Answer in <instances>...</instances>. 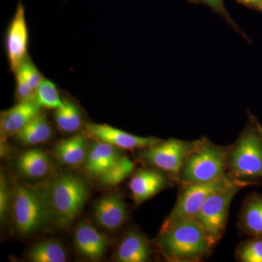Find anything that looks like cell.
I'll return each instance as SVG.
<instances>
[{"mask_svg":"<svg viewBox=\"0 0 262 262\" xmlns=\"http://www.w3.org/2000/svg\"><path fill=\"white\" fill-rule=\"evenodd\" d=\"M159 244L166 257L175 261L201 259L213 247L201 225L194 220L181 221L160 231Z\"/></svg>","mask_w":262,"mask_h":262,"instance_id":"6da1fadb","label":"cell"},{"mask_svg":"<svg viewBox=\"0 0 262 262\" xmlns=\"http://www.w3.org/2000/svg\"><path fill=\"white\" fill-rule=\"evenodd\" d=\"M52 218L56 225L66 228L83 208L88 187L83 179L73 174H63L51 183L47 193Z\"/></svg>","mask_w":262,"mask_h":262,"instance_id":"7a4b0ae2","label":"cell"},{"mask_svg":"<svg viewBox=\"0 0 262 262\" xmlns=\"http://www.w3.org/2000/svg\"><path fill=\"white\" fill-rule=\"evenodd\" d=\"M228 167L235 179L253 184L262 179V127L251 118L229 151Z\"/></svg>","mask_w":262,"mask_h":262,"instance_id":"3957f363","label":"cell"},{"mask_svg":"<svg viewBox=\"0 0 262 262\" xmlns=\"http://www.w3.org/2000/svg\"><path fill=\"white\" fill-rule=\"evenodd\" d=\"M228 154L225 148L199 143L189 151L183 164L179 180L187 185L218 180L226 176Z\"/></svg>","mask_w":262,"mask_h":262,"instance_id":"277c9868","label":"cell"},{"mask_svg":"<svg viewBox=\"0 0 262 262\" xmlns=\"http://www.w3.org/2000/svg\"><path fill=\"white\" fill-rule=\"evenodd\" d=\"M250 184L234 178L227 185L212 193L194 217L212 246L220 241L225 232L229 206L234 195Z\"/></svg>","mask_w":262,"mask_h":262,"instance_id":"5b68a950","label":"cell"},{"mask_svg":"<svg viewBox=\"0 0 262 262\" xmlns=\"http://www.w3.org/2000/svg\"><path fill=\"white\" fill-rule=\"evenodd\" d=\"M13 195V221L19 233H32L53 219L47 194L18 184Z\"/></svg>","mask_w":262,"mask_h":262,"instance_id":"8992f818","label":"cell"},{"mask_svg":"<svg viewBox=\"0 0 262 262\" xmlns=\"http://www.w3.org/2000/svg\"><path fill=\"white\" fill-rule=\"evenodd\" d=\"M234 178L225 176L218 180L202 184H187L179 196L177 204L167 217L161 231L183 220H194L201 207L212 193L227 185Z\"/></svg>","mask_w":262,"mask_h":262,"instance_id":"52a82bcc","label":"cell"},{"mask_svg":"<svg viewBox=\"0 0 262 262\" xmlns=\"http://www.w3.org/2000/svg\"><path fill=\"white\" fill-rule=\"evenodd\" d=\"M192 149L189 143L169 139L147 148L144 158L146 163L179 180L183 164Z\"/></svg>","mask_w":262,"mask_h":262,"instance_id":"ba28073f","label":"cell"},{"mask_svg":"<svg viewBox=\"0 0 262 262\" xmlns=\"http://www.w3.org/2000/svg\"><path fill=\"white\" fill-rule=\"evenodd\" d=\"M28 30L26 21L25 9L21 2L18 3L7 34L6 49L10 70L16 72L27 58Z\"/></svg>","mask_w":262,"mask_h":262,"instance_id":"9c48e42d","label":"cell"},{"mask_svg":"<svg viewBox=\"0 0 262 262\" xmlns=\"http://www.w3.org/2000/svg\"><path fill=\"white\" fill-rule=\"evenodd\" d=\"M85 128L90 137L94 138L96 141L108 143L120 149L149 148L160 142L155 138L133 135L105 124L88 123Z\"/></svg>","mask_w":262,"mask_h":262,"instance_id":"30bf717a","label":"cell"},{"mask_svg":"<svg viewBox=\"0 0 262 262\" xmlns=\"http://www.w3.org/2000/svg\"><path fill=\"white\" fill-rule=\"evenodd\" d=\"M94 215L101 227L108 230H115L120 228L127 220L126 205L117 194H108L96 203Z\"/></svg>","mask_w":262,"mask_h":262,"instance_id":"8fae6325","label":"cell"},{"mask_svg":"<svg viewBox=\"0 0 262 262\" xmlns=\"http://www.w3.org/2000/svg\"><path fill=\"white\" fill-rule=\"evenodd\" d=\"M75 244L80 254L96 261L104 255L107 241L104 235L92 225L82 222L75 228Z\"/></svg>","mask_w":262,"mask_h":262,"instance_id":"7c38bea8","label":"cell"},{"mask_svg":"<svg viewBox=\"0 0 262 262\" xmlns=\"http://www.w3.org/2000/svg\"><path fill=\"white\" fill-rule=\"evenodd\" d=\"M165 176L155 170H139L133 176L129 188L133 199L137 203L147 201L166 186Z\"/></svg>","mask_w":262,"mask_h":262,"instance_id":"4fadbf2b","label":"cell"},{"mask_svg":"<svg viewBox=\"0 0 262 262\" xmlns=\"http://www.w3.org/2000/svg\"><path fill=\"white\" fill-rule=\"evenodd\" d=\"M40 106L35 100L19 102L3 113L1 128L6 135H15L40 113Z\"/></svg>","mask_w":262,"mask_h":262,"instance_id":"5bb4252c","label":"cell"},{"mask_svg":"<svg viewBox=\"0 0 262 262\" xmlns=\"http://www.w3.org/2000/svg\"><path fill=\"white\" fill-rule=\"evenodd\" d=\"M117 148L108 143L96 141L88 150L86 169L91 175L99 177L120 158Z\"/></svg>","mask_w":262,"mask_h":262,"instance_id":"9a60e30c","label":"cell"},{"mask_svg":"<svg viewBox=\"0 0 262 262\" xmlns=\"http://www.w3.org/2000/svg\"><path fill=\"white\" fill-rule=\"evenodd\" d=\"M151 251L149 242L144 236L132 232L125 235L119 245L116 259L120 262H145Z\"/></svg>","mask_w":262,"mask_h":262,"instance_id":"2e32d148","label":"cell"},{"mask_svg":"<svg viewBox=\"0 0 262 262\" xmlns=\"http://www.w3.org/2000/svg\"><path fill=\"white\" fill-rule=\"evenodd\" d=\"M88 141L83 135H75L58 142L55 146L57 158L64 165H78L83 163L88 154Z\"/></svg>","mask_w":262,"mask_h":262,"instance_id":"e0dca14e","label":"cell"},{"mask_svg":"<svg viewBox=\"0 0 262 262\" xmlns=\"http://www.w3.org/2000/svg\"><path fill=\"white\" fill-rule=\"evenodd\" d=\"M17 167L20 173L29 178H42L51 170V160L42 150L29 149L19 155Z\"/></svg>","mask_w":262,"mask_h":262,"instance_id":"ac0fdd59","label":"cell"},{"mask_svg":"<svg viewBox=\"0 0 262 262\" xmlns=\"http://www.w3.org/2000/svg\"><path fill=\"white\" fill-rule=\"evenodd\" d=\"M239 225L245 234L262 237V194H253L245 201Z\"/></svg>","mask_w":262,"mask_h":262,"instance_id":"d6986e66","label":"cell"},{"mask_svg":"<svg viewBox=\"0 0 262 262\" xmlns=\"http://www.w3.org/2000/svg\"><path fill=\"white\" fill-rule=\"evenodd\" d=\"M15 136L24 145H35L49 140L52 136V128L47 117L39 113Z\"/></svg>","mask_w":262,"mask_h":262,"instance_id":"ffe728a7","label":"cell"},{"mask_svg":"<svg viewBox=\"0 0 262 262\" xmlns=\"http://www.w3.org/2000/svg\"><path fill=\"white\" fill-rule=\"evenodd\" d=\"M33 262H65L67 256L64 248L59 243L46 239L34 245L28 253Z\"/></svg>","mask_w":262,"mask_h":262,"instance_id":"44dd1931","label":"cell"},{"mask_svg":"<svg viewBox=\"0 0 262 262\" xmlns=\"http://www.w3.org/2000/svg\"><path fill=\"white\" fill-rule=\"evenodd\" d=\"M55 120L60 130L74 133L82 126V117L78 107L72 101H63V106L56 110Z\"/></svg>","mask_w":262,"mask_h":262,"instance_id":"7402d4cb","label":"cell"},{"mask_svg":"<svg viewBox=\"0 0 262 262\" xmlns=\"http://www.w3.org/2000/svg\"><path fill=\"white\" fill-rule=\"evenodd\" d=\"M134 164L127 157L120 156L110 168L98 178L103 185L115 186L125 180L132 173Z\"/></svg>","mask_w":262,"mask_h":262,"instance_id":"603a6c76","label":"cell"},{"mask_svg":"<svg viewBox=\"0 0 262 262\" xmlns=\"http://www.w3.org/2000/svg\"><path fill=\"white\" fill-rule=\"evenodd\" d=\"M35 101L40 107L47 108L57 110L63 105L56 85L46 79H43L36 90Z\"/></svg>","mask_w":262,"mask_h":262,"instance_id":"cb8c5ba5","label":"cell"},{"mask_svg":"<svg viewBox=\"0 0 262 262\" xmlns=\"http://www.w3.org/2000/svg\"><path fill=\"white\" fill-rule=\"evenodd\" d=\"M241 261L262 262V237H253L244 242L237 251Z\"/></svg>","mask_w":262,"mask_h":262,"instance_id":"d4e9b609","label":"cell"},{"mask_svg":"<svg viewBox=\"0 0 262 262\" xmlns=\"http://www.w3.org/2000/svg\"><path fill=\"white\" fill-rule=\"evenodd\" d=\"M15 73L20 76L26 82H28L35 91L43 80L42 75L39 73L37 67L28 57L24 60Z\"/></svg>","mask_w":262,"mask_h":262,"instance_id":"484cf974","label":"cell"},{"mask_svg":"<svg viewBox=\"0 0 262 262\" xmlns=\"http://www.w3.org/2000/svg\"><path fill=\"white\" fill-rule=\"evenodd\" d=\"M188 1H189V3H193V4L206 5V6L211 8L214 13L225 19L236 32L242 34L244 37L247 38L244 32L239 28L238 26L234 23V20L231 18L228 12L226 9L224 0H188Z\"/></svg>","mask_w":262,"mask_h":262,"instance_id":"4316f807","label":"cell"},{"mask_svg":"<svg viewBox=\"0 0 262 262\" xmlns=\"http://www.w3.org/2000/svg\"><path fill=\"white\" fill-rule=\"evenodd\" d=\"M16 97L20 102L35 100L36 91L20 76L16 75Z\"/></svg>","mask_w":262,"mask_h":262,"instance_id":"83f0119b","label":"cell"},{"mask_svg":"<svg viewBox=\"0 0 262 262\" xmlns=\"http://www.w3.org/2000/svg\"><path fill=\"white\" fill-rule=\"evenodd\" d=\"M10 192L7 184L6 179L3 173L0 178V217L4 220L6 217L9 207Z\"/></svg>","mask_w":262,"mask_h":262,"instance_id":"f1b7e54d","label":"cell"},{"mask_svg":"<svg viewBox=\"0 0 262 262\" xmlns=\"http://www.w3.org/2000/svg\"><path fill=\"white\" fill-rule=\"evenodd\" d=\"M241 4L262 13V0H236Z\"/></svg>","mask_w":262,"mask_h":262,"instance_id":"f546056e","label":"cell"}]
</instances>
